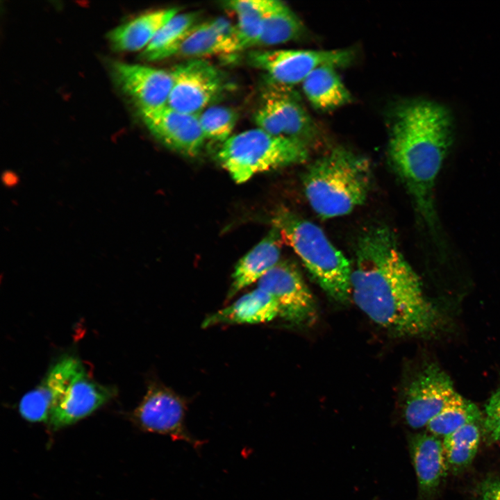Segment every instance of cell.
Segmentation results:
<instances>
[{"instance_id": "16", "label": "cell", "mask_w": 500, "mask_h": 500, "mask_svg": "<svg viewBox=\"0 0 500 500\" xmlns=\"http://www.w3.org/2000/svg\"><path fill=\"white\" fill-rule=\"evenodd\" d=\"M279 315L274 298L257 288L240 297L232 304L207 316L203 328L218 324H256L269 322Z\"/></svg>"}, {"instance_id": "27", "label": "cell", "mask_w": 500, "mask_h": 500, "mask_svg": "<svg viewBox=\"0 0 500 500\" xmlns=\"http://www.w3.org/2000/svg\"><path fill=\"white\" fill-rule=\"evenodd\" d=\"M238 119V112L224 106L208 107L199 115L205 138L222 143L233 135Z\"/></svg>"}, {"instance_id": "14", "label": "cell", "mask_w": 500, "mask_h": 500, "mask_svg": "<svg viewBox=\"0 0 500 500\" xmlns=\"http://www.w3.org/2000/svg\"><path fill=\"white\" fill-rule=\"evenodd\" d=\"M84 371L78 358L69 356L61 358L40 384L23 396L19 403L22 417L31 422H47L53 404Z\"/></svg>"}, {"instance_id": "18", "label": "cell", "mask_w": 500, "mask_h": 500, "mask_svg": "<svg viewBox=\"0 0 500 500\" xmlns=\"http://www.w3.org/2000/svg\"><path fill=\"white\" fill-rule=\"evenodd\" d=\"M178 12L179 8L174 7L144 13L113 28L108 39L117 51L144 49L159 30Z\"/></svg>"}, {"instance_id": "9", "label": "cell", "mask_w": 500, "mask_h": 500, "mask_svg": "<svg viewBox=\"0 0 500 500\" xmlns=\"http://www.w3.org/2000/svg\"><path fill=\"white\" fill-rule=\"evenodd\" d=\"M458 394L450 376L440 367L428 365L407 388L403 408L406 423L413 428L426 426Z\"/></svg>"}, {"instance_id": "7", "label": "cell", "mask_w": 500, "mask_h": 500, "mask_svg": "<svg viewBox=\"0 0 500 500\" xmlns=\"http://www.w3.org/2000/svg\"><path fill=\"white\" fill-rule=\"evenodd\" d=\"M187 401L173 390L157 383H151L144 398L134 410L133 419L145 432L169 436L201 449L204 440L194 437L185 424Z\"/></svg>"}, {"instance_id": "15", "label": "cell", "mask_w": 500, "mask_h": 500, "mask_svg": "<svg viewBox=\"0 0 500 500\" xmlns=\"http://www.w3.org/2000/svg\"><path fill=\"white\" fill-rule=\"evenodd\" d=\"M408 440L421 494L429 496L440 485L449 468L442 441L427 433L412 435Z\"/></svg>"}, {"instance_id": "29", "label": "cell", "mask_w": 500, "mask_h": 500, "mask_svg": "<svg viewBox=\"0 0 500 500\" xmlns=\"http://www.w3.org/2000/svg\"><path fill=\"white\" fill-rule=\"evenodd\" d=\"M480 500H500V479L490 477L479 487Z\"/></svg>"}, {"instance_id": "10", "label": "cell", "mask_w": 500, "mask_h": 500, "mask_svg": "<svg viewBox=\"0 0 500 500\" xmlns=\"http://www.w3.org/2000/svg\"><path fill=\"white\" fill-rule=\"evenodd\" d=\"M276 300L279 316L295 324H307L316 317L313 297L297 268L279 261L257 282Z\"/></svg>"}, {"instance_id": "12", "label": "cell", "mask_w": 500, "mask_h": 500, "mask_svg": "<svg viewBox=\"0 0 500 500\" xmlns=\"http://www.w3.org/2000/svg\"><path fill=\"white\" fill-rule=\"evenodd\" d=\"M140 113L151 133L169 149L188 156H195L201 150L206 138L199 115L167 105Z\"/></svg>"}, {"instance_id": "1", "label": "cell", "mask_w": 500, "mask_h": 500, "mask_svg": "<svg viewBox=\"0 0 500 500\" xmlns=\"http://www.w3.org/2000/svg\"><path fill=\"white\" fill-rule=\"evenodd\" d=\"M355 256L351 296L369 319L400 337L423 335L438 328L439 312L388 227L375 226L363 233Z\"/></svg>"}, {"instance_id": "11", "label": "cell", "mask_w": 500, "mask_h": 500, "mask_svg": "<svg viewBox=\"0 0 500 500\" xmlns=\"http://www.w3.org/2000/svg\"><path fill=\"white\" fill-rule=\"evenodd\" d=\"M111 72L116 83L133 100L140 112L167 105L172 85L170 72L119 61L112 64Z\"/></svg>"}, {"instance_id": "23", "label": "cell", "mask_w": 500, "mask_h": 500, "mask_svg": "<svg viewBox=\"0 0 500 500\" xmlns=\"http://www.w3.org/2000/svg\"><path fill=\"white\" fill-rule=\"evenodd\" d=\"M271 0H233L224 6L233 11L240 51L254 47L262 33L263 21Z\"/></svg>"}, {"instance_id": "8", "label": "cell", "mask_w": 500, "mask_h": 500, "mask_svg": "<svg viewBox=\"0 0 500 500\" xmlns=\"http://www.w3.org/2000/svg\"><path fill=\"white\" fill-rule=\"evenodd\" d=\"M172 85L167 106L188 114L199 115L222 92L221 72L203 59H189L169 71Z\"/></svg>"}, {"instance_id": "17", "label": "cell", "mask_w": 500, "mask_h": 500, "mask_svg": "<svg viewBox=\"0 0 500 500\" xmlns=\"http://www.w3.org/2000/svg\"><path fill=\"white\" fill-rule=\"evenodd\" d=\"M283 238L274 226L237 263L228 292L231 298L243 288L258 282L278 262Z\"/></svg>"}, {"instance_id": "26", "label": "cell", "mask_w": 500, "mask_h": 500, "mask_svg": "<svg viewBox=\"0 0 500 500\" xmlns=\"http://www.w3.org/2000/svg\"><path fill=\"white\" fill-rule=\"evenodd\" d=\"M481 418L478 408L471 401L458 395L445 409L435 417L426 426L434 435L443 436Z\"/></svg>"}, {"instance_id": "22", "label": "cell", "mask_w": 500, "mask_h": 500, "mask_svg": "<svg viewBox=\"0 0 500 500\" xmlns=\"http://www.w3.org/2000/svg\"><path fill=\"white\" fill-rule=\"evenodd\" d=\"M303 31L302 22L288 6L281 1L271 0L256 47L285 43L298 38Z\"/></svg>"}, {"instance_id": "19", "label": "cell", "mask_w": 500, "mask_h": 500, "mask_svg": "<svg viewBox=\"0 0 500 500\" xmlns=\"http://www.w3.org/2000/svg\"><path fill=\"white\" fill-rule=\"evenodd\" d=\"M283 88L284 86L272 83L263 93L262 101L267 103L274 112L283 136L307 144L315 135L314 124L299 101Z\"/></svg>"}, {"instance_id": "3", "label": "cell", "mask_w": 500, "mask_h": 500, "mask_svg": "<svg viewBox=\"0 0 500 500\" xmlns=\"http://www.w3.org/2000/svg\"><path fill=\"white\" fill-rule=\"evenodd\" d=\"M372 169L365 158L338 147L307 169L303 185L312 210L325 219L351 212L366 200Z\"/></svg>"}, {"instance_id": "4", "label": "cell", "mask_w": 500, "mask_h": 500, "mask_svg": "<svg viewBox=\"0 0 500 500\" xmlns=\"http://www.w3.org/2000/svg\"><path fill=\"white\" fill-rule=\"evenodd\" d=\"M272 222L322 290L335 300L347 302L351 293L352 266L320 227L284 208L277 211Z\"/></svg>"}, {"instance_id": "20", "label": "cell", "mask_w": 500, "mask_h": 500, "mask_svg": "<svg viewBox=\"0 0 500 500\" xmlns=\"http://www.w3.org/2000/svg\"><path fill=\"white\" fill-rule=\"evenodd\" d=\"M240 51L237 43L230 40L207 21L194 25L171 50L169 57L201 59L208 56L232 54Z\"/></svg>"}, {"instance_id": "21", "label": "cell", "mask_w": 500, "mask_h": 500, "mask_svg": "<svg viewBox=\"0 0 500 500\" xmlns=\"http://www.w3.org/2000/svg\"><path fill=\"white\" fill-rule=\"evenodd\" d=\"M336 69L331 65L321 66L301 83L305 96L315 108L327 111L351 101V94Z\"/></svg>"}, {"instance_id": "24", "label": "cell", "mask_w": 500, "mask_h": 500, "mask_svg": "<svg viewBox=\"0 0 500 500\" xmlns=\"http://www.w3.org/2000/svg\"><path fill=\"white\" fill-rule=\"evenodd\" d=\"M196 12L177 13L157 33L149 45L142 51L141 57L153 61L168 58L171 50L197 23Z\"/></svg>"}, {"instance_id": "28", "label": "cell", "mask_w": 500, "mask_h": 500, "mask_svg": "<svg viewBox=\"0 0 500 500\" xmlns=\"http://www.w3.org/2000/svg\"><path fill=\"white\" fill-rule=\"evenodd\" d=\"M483 426L488 441L500 440V388L491 396L485 406Z\"/></svg>"}, {"instance_id": "13", "label": "cell", "mask_w": 500, "mask_h": 500, "mask_svg": "<svg viewBox=\"0 0 500 500\" xmlns=\"http://www.w3.org/2000/svg\"><path fill=\"white\" fill-rule=\"evenodd\" d=\"M115 394L114 388L94 382L84 371L53 404L47 422L53 429L72 424L91 414Z\"/></svg>"}, {"instance_id": "6", "label": "cell", "mask_w": 500, "mask_h": 500, "mask_svg": "<svg viewBox=\"0 0 500 500\" xmlns=\"http://www.w3.org/2000/svg\"><path fill=\"white\" fill-rule=\"evenodd\" d=\"M350 49L256 50L248 53L249 64L265 72L272 83L290 87L302 83L317 68L349 65L353 59Z\"/></svg>"}, {"instance_id": "2", "label": "cell", "mask_w": 500, "mask_h": 500, "mask_svg": "<svg viewBox=\"0 0 500 500\" xmlns=\"http://www.w3.org/2000/svg\"><path fill=\"white\" fill-rule=\"evenodd\" d=\"M453 139L444 106L428 100L406 103L397 111L389 138L391 163L430 226L436 223L434 188Z\"/></svg>"}, {"instance_id": "5", "label": "cell", "mask_w": 500, "mask_h": 500, "mask_svg": "<svg viewBox=\"0 0 500 500\" xmlns=\"http://www.w3.org/2000/svg\"><path fill=\"white\" fill-rule=\"evenodd\" d=\"M216 156L231 178L242 183L258 173L304 162L308 149L301 140L256 128L231 136Z\"/></svg>"}, {"instance_id": "25", "label": "cell", "mask_w": 500, "mask_h": 500, "mask_svg": "<svg viewBox=\"0 0 500 500\" xmlns=\"http://www.w3.org/2000/svg\"><path fill=\"white\" fill-rule=\"evenodd\" d=\"M480 439L478 423L467 424L444 437L442 444L448 467L456 471L468 466L475 457Z\"/></svg>"}]
</instances>
